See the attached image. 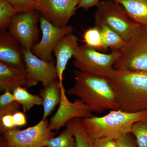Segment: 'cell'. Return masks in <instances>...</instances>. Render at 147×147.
Segmentation results:
<instances>
[{
	"instance_id": "9a60e30c",
	"label": "cell",
	"mask_w": 147,
	"mask_h": 147,
	"mask_svg": "<svg viewBox=\"0 0 147 147\" xmlns=\"http://www.w3.org/2000/svg\"><path fill=\"white\" fill-rule=\"evenodd\" d=\"M27 74L26 66L16 67L0 62V89L12 92L17 87L26 86Z\"/></svg>"
},
{
	"instance_id": "f546056e",
	"label": "cell",
	"mask_w": 147,
	"mask_h": 147,
	"mask_svg": "<svg viewBox=\"0 0 147 147\" xmlns=\"http://www.w3.org/2000/svg\"><path fill=\"white\" fill-rule=\"evenodd\" d=\"M100 0H80L77 9H83L88 10L89 9L96 7L99 5Z\"/></svg>"
},
{
	"instance_id": "8992f818",
	"label": "cell",
	"mask_w": 147,
	"mask_h": 147,
	"mask_svg": "<svg viewBox=\"0 0 147 147\" xmlns=\"http://www.w3.org/2000/svg\"><path fill=\"white\" fill-rule=\"evenodd\" d=\"M119 56L118 51L105 54L79 45L73 57V65L79 71L107 79L115 69L113 65Z\"/></svg>"
},
{
	"instance_id": "52a82bcc",
	"label": "cell",
	"mask_w": 147,
	"mask_h": 147,
	"mask_svg": "<svg viewBox=\"0 0 147 147\" xmlns=\"http://www.w3.org/2000/svg\"><path fill=\"white\" fill-rule=\"evenodd\" d=\"M49 123L47 119H41L34 126L23 130L3 131L1 147H45L46 143L55 136Z\"/></svg>"
},
{
	"instance_id": "3957f363",
	"label": "cell",
	"mask_w": 147,
	"mask_h": 147,
	"mask_svg": "<svg viewBox=\"0 0 147 147\" xmlns=\"http://www.w3.org/2000/svg\"><path fill=\"white\" fill-rule=\"evenodd\" d=\"M146 121H147V110L135 113L113 110L102 117L93 116L82 119L85 131L94 142L104 138L117 140L131 133L134 123Z\"/></svg>"
},
{
	"instance_id": "603a6c76",
	"label": "cell",
	"mask_w": 147,
	"mask_h": 147,
	"mask_svg": "<svg viewBox=\"0 0 147 147\" xmlns=\"http://www.w3.org/2000/svg\"><path fill=\"white\" fill-rule=\"evenodd\" d=\"M45 147H76V141L72 131L66 127L57 137L50 139Z\"/></svg>"
},
{
	"instance_id": "d4e9b609",
	"label": "cell",
	"mask_w": 147,
	"mask_h": 147,
	"mask_svg": "<svg viewBox=\"0 0 147 147\" xmlns=\"http://www.w3.org/2000/svg\"><path fill=\"white\" fill-rule=\"evenodd\" d=\"M131 132L136 138L138 147H147V121L134 123Z\"/></svg>"
},
{
	"instance_id": "4dcf8cb0",
	"label": "cell",
	"mask_w": 147,
	"mask_h": 147,
	"mask_svg": "<svg viewBox=\"0 0 147 147\" xmlns=\"http://www.w3.org/2000/svg\"><path fill=\"white\" fill-rule=\"evenodd\" d=\"M13 117L16 127H17L24 126L26 125V117L24 113L18 111L13 114Z\"/></svg>"
},
{
	"instance_id": "4fadbf2b",
	"label": "cell",
	"mask_w": 147,
	"mask_h": 147,
	"mask_svg": "<svg viewBox=\"0 0 147 147\" xmlns=\"http://www.w3.org/2000/svg\"><path fill=\"white\" fill-rule=\"evenodd\" d=\"M0 61L11 66H25L23 47L9 32L0 33Z\"/></svg>"
},
{
	"instance_id": "5b68a950",
	"label": "cell",
	"mask_w": 147,
	"mask_h": 147,
	"mask_svg": "<svg viewBox=\"0 0 147 147\" xmlns=\"http://www.w3.org/2000/svg\"><path fill=\"white\" fill-rule=\"evenodd\" d=\"M94 12L95 22H101L113 29L126 42L142 25L128 15L120 4L113 0L100 1Z\"/></svg>"
},
{
	"instance_id": "83f0119b",
	"label": "cell",
	"mask_w": 147,
	"mask_h": 147,
	"mask_svg": "<svg viewBox=\"0 0 147 147\" xmlns=\"http://www.w3.org/2000/svg\"><path fill=\"white\" fill-rule=\"evenodd\" d=\"M131 134V132L128 133L117 140L118 147H138Z\"/></svg>"
},
{
	"instance_id": "d6986e66",
	"label": "cell",
	"mask_w": 147,
	"mask_h": 147,
	"mask_svg": "<svg viewBox=\"0 0 147 147\" xmlns=\"http://www.w3.org/2000/svg\"><path fill=\"white\" fill-rule=\"evenodd\" d=\"M82 119L81 118L72 119L66 124V127L73 133L76 141V147H94V142L85 131Z\"/></svg>"
},
{
	"instance_id": "44dd1931",
	"label": "cell",
	"mask_w": 147,
	"mask_h": 147,
	"mask_svg": "<svg viewBox=\"0 0 147 147\" xmlns=\"http://www.w3.org/2000/svg\"><path fill=\"white\" fill-rule=\"evenodd\" d=\"M83 41L86 46L98 51H106L108 49L103 45L100 30L96 26L84 32Z\"/></svg>"
},
{
	"instance_id": "2e32d148",
	"label": "cell",
	"mask_w": 147,
	"mask_h": 147,
	"mask_svg": "<svg viewBox=\"0 0 147 147\" xmlns=\"http://www.w3.org/2000/svg\"><path fill=\"white\" fill-rule=\"evenodd\" d=\"M40 96L43 100V114L42 120L47 119V118L53 112L61 99V88L58 79L44 87L39 91Z\"/></svg>"
},
{
	"instance_id": "cb8c5ba5",
	"label": "cell",
	"mask_w": 147,
	"mask_h": 147,
	"mask_svg": "<svg viewBox=\"0 0 147 147\" xmlns=\"http://www.w3.org/2000/svg\"><path fill=\"white\" fill-rule=\"evenodd\" d=\"M18 13L10 4L5 0H0V30L5 31L8 29L13 17Z\"/></svg>"
},
{
	"instance_id": "5bb4252c",
	"label": "cell",
	"mask_w": 147,
	"mask_h": 147,
	"mask_svg": "<svg viewBox=\"0 0 147 147\" xmlns=\"http://www.w3.org/2000/svg\"><path fill=\"white\" fill-rule=\"evenodd\" d=\"M78 38L72 34L66 35L58 42L53 52L56 57V66L60 84H63V74L68 61L73 57L79 46Z\"/></svg>"
},
{
	"instance_id": "7a4b0ae2",
	"label": "cell",
	"mask_w": 147,
	"mask_h": 147,
	"mask_svg": "<svg viewBox=\"0 0 147 147\" xmlns=\"http://www.w3.org/2000/svg\"><path fill=\"white\" fill-rule=\"evenodd\" d=\"M75 83L69 95L79 98L92 113L119 110L115 92L106 78L78 70L74 71Z\"/></svg>"
},
{
	"instance_id": "8fae6325",
	"label": "cell",
	"mask_w": 147,
	"mask_h": 147,
	"mask_svg": "<svg viewBox=\"0 0 147 147\" xmlns=\"http://www.w3.org/2000/svg\"><path fill=\"white\" fill-rule=\"evenodd\" d=\"M61 99L59 105L54 115L50 119L49 128L52 131H58L69 121L75 118H87L93 116L89 108L79 98L74 102L67 97L63 84H60Z\"/></svg>"
},
{
	"instance_id": "f1b7e54d",
	"label": "cell",
	"mask_w": 147,
	"mask_h": 147,
	"mask_svg": "<svg viewBox=\"0 0 147 147\" xmlns=\"http://www.w3.org/2000/svg\"><path fill=\"white\" fill-rule=\"evenodd\" d=\"M94 147H118L117 140L109 138H101L94 141Z\"/></svg>"
},
{
	"instance_id": "7c38bea8",
	"label": "cell",
	"mask_w": 147,
	"mask_h": 147,
	"mask_svg": "<svg viewBox=\"0 0 147 147\" xmlns=\"http://www.w3.org/2000/svg\"><path fill=\"white\" fill-rule=\"evenodd\" d=\"M80 0H38L36 9L40 15L57 27L67 26Z\"/></svg>"
},
{
	"instance_id": "484cf974",
	"label": "cell",
	"mask_w": 147,
	"mask_h": 147,
	"mask_svg": "<svg viewBox=\"0 0 147 147\" xmlns=\"http://www.w3.org/2000/svg\"><path fill=\"white\" fill-rule=\"evenodd\" d=\"M18 12L36 9V7L28 0H5Z\"/></svg>"
},
{
	"instance_id": "ac0fdd59",
	"label": "cell",
	"mask_w": 147,
	"mask_h": 147,
	"mask_svg": "<svg viewBox=\"0 0 147 147\" xmlns=\"http://www.w3.org/2000/svg\"><path fill=\"white\" fill-rule=\"evenodd\" d=\"M95 25L100 30L102 43L107 49L117 51L125 45L123 38L108 25L101 22H95Z\"/></svg>"
},
{
	"instance_id": "ba28073f",
	"label": "cell",
	"mask_w": 147,
	"mask_h": 147,
	"mask_svg": "<svg viewBox=\"0 0 147 147\" xmlns=\"http://www.w3.org/2000/svg\"><path fill=\"white\" fill-rule=\"evenodd\" d=\"M40 14L36 9L18 12L7 30L9 32L26 50H31L39 36L38 24Z\"/></svg>"
},
{
	"instance_id": "7402d4cb",
	"label": "cell",
	"mask_w": 147,
	"mask_h": 147,
	"mask_svg": "<svg viewBox=\"0 0 147 147\" xmlns=\"http://www.w3.org/2000/svg\"><path fill=\"white\" fill-rule=\"evenodd\" d=\"M11 92L6 91L0 96V118L20 111L21 105L14 99Z\"/></svg>"
},
{
	"instance_id": "9c48e42d",
	"label": "cell",
	"mask_w": 147,
	"mask_h": 147,
	"mask_svg": "<svg viewBox=\"0 0 147 147\" xmlns=\"http://www.w3.org/2000/svg\"><path fill=\"white\" fill-rule=\"evenodd\" d=\"M24 63L27 74L26 88H30L39 82L46 87L58 79L56 62L45 61L37 57L31 50L23 47Z\"/></svg>"
},
{
	"instance_id": "6da1fadb",
	"label": "cell",
	"mask_w": 147,
	"mask_h": 147,
	"mask_svg": "<svg viewBox=\"0 0 147 147\" xmlns=\"http://www.w3.org/2000/svg\"><path fill=\"white\" fill-rule=\"evenodd\" d=\"M115 92L119 110L130 113L147 110V71L115 69L106 79Z\"/></svg>"
},
{
	"instance_id": "277c9868",
	"label": "cell",
	"mask_w": 147,
	"mask_h": 147,
	"mask_svg": "<svg viewBox=\"0 0 147 147\" xmlns=\"http://www.w3.org/2000/svg\"><path fill=\"white\" fill-rule=\"evenodd\" d=\"M118 51L115 69L147 71V26H140Z\"/></svg>"
},
{
	"instance_id": "30bf717a",
	"label": "cell",
	"mask_w": 147,
	"mask_h": 147,
	"mask_svg": "<svg viewBox=\"0 0 147 147\" xmlns=\"http://www.w3.org/2000/svg\"><path fill=\"white\" fill-rule=\"evenodd\" d=\"M40 28L42 38L32 48L31 51L37 57L45 61L53 60L52 53L58 42L63 36L73 32V27L67 26L63 28L55 26L40 15Z\"/></svg>"
},
{
	"instance_id": "e0dca14e",
	"label": "cell",
	"mask_w": 147,
	"mask_h": 147,
	"mask_svg": "<svg viewBox=\"0 0 147 147\" xmlns=\"http://www.w3.org/2000/svg\"><path fill=\"white\" fill-rule=\"evenodd\" d=\"M120 4L128 15L142 26H147V0H113Z\"/></svg>"
},
{
	"instance_id": "ffe728a7",
	"label": "cell",
	"mask_w": 147,
	"mask_h": 147,
	"mask_svg": "<svg viewBox=\"0 0 147 147\" xmlns=\"http://www.w3.org/2000/svg\"><path fill=\"white\" fill-rule=\"evenodd\" d=\"M12 93L14 99L22 106L25 112L29 111L35 105H43L42 98L30 93L26 88L22 86L14 89Z\"/></svg>"
},
{
	"instance_id": "4316f807",
	"label": "cell",
	"mask_w": 147,
	"mask_h": 147,
	"mask_svg": "<svg viewBox=\"0 0 147 147\" xmlns=\"http://www.w3.org/2000/svg\"><path fill=\"white\" fill-rule=\"evenodd\" d=\"M16 129L14 124L13 115L3 116L0 118V129L1 132L9 129Z\"/></svg>"
},
{
	"instance_id": "1f68e13d",
	"label": "cell",
	"mask_w": 147,
	"mask_h": 147,
	"mask_svg": "<svg viewBox=\"0 0 147 147\" xmlns=\"http://www.w3.org/2000/svg\"><path fill=\"white\" fill-rule=\"evenodd\" d=\"M32 4L34 5L36 7L37 5L38 0H28Z\"/></svg>"
}]
</instances>
